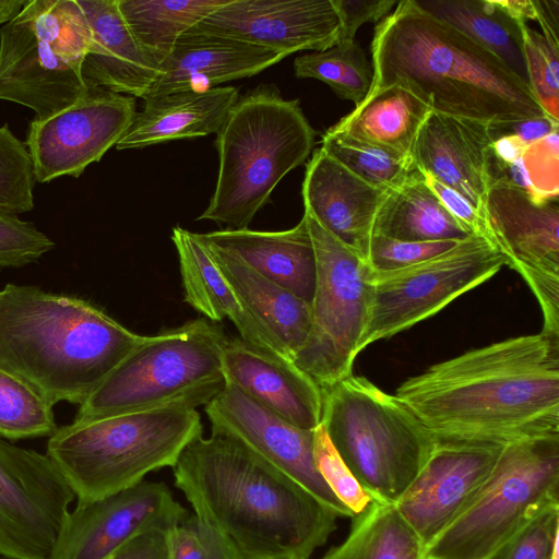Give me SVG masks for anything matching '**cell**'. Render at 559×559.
Wrapping results in <instances>:
<instances>
[{
	"label": "cell",
	"instance_id": "6da1fadb",
	"mask_svg": "<svg viewBox=\"0 0 559 559\" xmlns=\"http://www.w3.org/2000/svg\"><path fill=\"white\" fill-rule=\"evenodd\" d=\"M395 396L438 440L507 445L559 435V334L542 330L437 362Z\"/></svg>",
	"mask_w": 559,
	"mask_h": 559
},
{
	"label": "cell",
	"instance_id": "7a4b0ae2",
	"mask_svg": "<svg viewBox=\"0 0 559 559\" xmlns=\"http://www.w3.org/2000/svg\"><path fill=\"white\" fill-rule=\"evenodd\" d=\"M174 468L194 515L245 559H309L340 514L242 445L212 432L194 438Z\"/></svg>",
	"mask_w": 559,
	"mask_h": 559
},
{
	"label": "cell",
	"instance_id": "3957f363",
	"mask_svg": "<svg viewBox=\"0 0 559 559\" xmlns=\"http://www.w3.org/2000/svg\"><path fill=\"white\" fill-rule=\"evenodd\" d=\"M366 97L399 85L432 111L485 123L547 116L531 87L465 34L402 0L377 23Z\"/></svg>",
	"mask_w": 559,
	"mask_h": 559
},
{
	"label": "cell",
	"instance_id": "277c9868",
	"mask_svg": "<svg viewBox=\"0 0 559 559\" xmlns=\"http://www.w3.org/2000/svg\"><path fill=\"white\" fill-rule=\"evenodd\" d=\"M145 336L82 298L27 285L0 288V369L52 406H80Z\"/></svg>",
	"mask_w": 559,
	"mask_h": 559
},
{
	"label": "cell",
	"instance_id": "5b68a950",
	"mask_svg": "<svg viewBox=\"0 0 559 559\" xmlns=\"http://www.w3.org/2000/svg\"><path fill=\"white\" fill-rule=\"evenodd\" d=\"M316 134L299 99H285L275 84L240 95L216 133L218 176L198 219L247 229L278 182L309 157Z\"/></svg>",
	"mask_w": 559,
	"mask_h": 559
},
{
	"label": "cell",
	"instance_id": "8992f818",
	"mask_svg": "<svg viewBox=\"0 0 559 559\" xmlns=\"http://www.w3.org/2000/svg\"><path fill=\"white\" fill-rule=\"evenodd\" d=\"M202 430L199 412L189 406L73 420L49 437L46 454L78 504H85L131 488L151 472L174 467Z\"/></svg>",
	"mask_w": 559,
	"mask_h": 559
},
{
	"label": "cell",
	"instance_id": "52a82bcc",
	"mask_svg": "<svg viewBox=\"0 0 559 559\" xmlns=\"http://www.w3.org/2000/svg\"><path fill=\"white\" fill-rule=\"evenodd\" d=\"M321 425L354 476L388 503L406 491L437 439L395 396L353 373L322 388Z\"/></svg>",
	"mask_w": 559,
	"mask_h": 559
},
{
	"label": "cell",
	"instance_id": "ba28073f",
	"mask_svg": "<svg viewBox=\"0 0 559 559\" xmlns=\"http://www.w3.org/2000/svg\"><path fill=\"white\" fill-rule=\"evenodd\" d=\"M227 335L205 318L145 336L80 405L75 421L167 406H205L225 386Z\"/></svg>",
	"mask_w": 559,
	"mask_h": 559
},
{
	"label": "cell",
	"instance_id": "9c48e42d",
	"mask_svg": "<svg viewBox=\"0 0 559 559\" xmlns=\"http://www.w3.org/2000/svg\"><path fill=\"white\" fill-rule=\"evenodd\" d=\"M91 43L76 0H27L0 28V99L31 108L45 119L90 90L81 74Z\"/></svg>",
	"mask_w": 559,
	"mask_h": 559
},
{
	"label": "cell",
	"instance_id": "30bf717a",
	"mask_svg": "<svg viewBox=\"0 0 559 559\" xmlns=\"http://www.w3.org/2000/svg\"><path fill=\"white\" fill-rule=\"evenodd\" d=\"M559 435L504 445L469 507L425 547L423 559H486L544 508L559 503Z\"/></svg>",
	"mask_w": 559,
	"mask_h": 559
},
{
	"label": "cell",
	"instance_id": "8fae6325",
	"mask_svg": "<svg viewBox=\"0 0 559 559\" xmlns=\"http://www.w3.org/2000/svg\"><path fill=\"white\" fill-rule=\"evenodd\" d=\"M317 259L311 328L294 362L322 388L352 374L370 310V269L308 211Z\"/></svg>",
	"mask_w": 559,
	"mask_h": 559
},
{
	"label": "cell",
	"instance_id": "7c38bea8",
	"mask_svg": "<svg viewBox=\"0 0 559 559\" xmlns=\"http://www.w3.org/2000/svg\"><path fill=\"white\" fill-rule=\"evenodd\" d=\"M504 259L483 235L419 263L369 272L370 310L358 352L436 314L497 274Z\"/></svg>",
	"mask_w": 559,
	"mask_h": 559
},
{
	"label": "cell",
	"instance_id": "4fadbf2b",
	"mask_svg": "<svg viewBox=\"0 0 559 559\" xmlns=\"http://www.w3.org/2000/svg\"><path fill=\"white\" fill-rule=\"evenodd\" d=\"M75 495L60 471L37 451L0 437V555L59 559Z\"/></svg>",
	"mask_w": 559,
	"mask_h": 559
},
{
	"label": "cell",
	"instance_id": "5bb4252c",
	"mask_svg": "<svg viewBox=\"0 0 559 559\" xmlns=\"http://www.w3.org/2000/svg\"><path fill=\"white\" fill-rule=\"evenodd\" d=\"M481 218L487 239L535 295L543 331L559 334V197L539 199L502 183L489 187Z\"/></svg>",
	"mask_w": 559,
	"mask_h": 559
},
{
	"label": "cell",
	"instance_id": "9a60e30c",
	"mask_svg": "<svg viewBox=\"0 0 559 559\" xmlns=\"http://www.w3.org/2000/svg\"><path fill=\"white\" fill-rule=\"evenodd\" d=\"M135 105L131 96L95 88L50 117L34 118L25 145L35 181L80 177L123 136L136 114Z\"/></svg>",
	"mask_w": 559,
	"mask_h": 559
},
{
	"label": "cell",
	"instance_id": "2e32d148",
	"mask_svg": "<svg viewBox=\"0 0 559 559\" xmlns=\"http://www.w3.org/2000/svg\"><path fill=\"white\" fill-rule=\"evenodd\" d=\"M204 412L212 432L233 439L302 486L341 518H353L316 467L314 430L292 425L229 383L204 406Z\"/></svg>",
	"mask_w": 559,
	"mask_h": 559
},
{
	"label": "cell",
	"instance_id": "e0dca14e",
	"mask_svg": "<svg viewBox=\"0 0 559 559\" xmlns=\"http://www.w3.org/2000/svg\"><path fill=\"white\" fill-rule=\"evenodd\" d=\"M503 448L437 439L428 461L395 503L425 547L475 500L493 473Z\"/></svg>",
	"mask_w": 559,
	"mask_h": 559
},
{
	"label": "cell",
	"instance_id": "ac0fdd59",
	"mask_svg": "<svg viewBox=\"0 0 559 559\" xmlns=\"http://www.w3.org/2000/svg\"><path fill=\"white\" fill-rule=\"evenodd\" d=\"M188 32L233 38L287 57L335 46L341 21L332 0H229Z\"/></svg>",
	"mask_w": 559,
	"mask_h": 559
},
{
	"label": "cell",
	"instance_id": "d6986e66",
	"mask_svg": "<svg viewBox=\"0 0 559 559\" xmlns=\"http://www.w3.org/2000/svg\"><path fill=\"white\" fill-rule=\"evenodd\" d=\"M188 516L166 484L143 480L100 500L76 503L59 559H106L134 536L151 530L171 531Z\"/></svg>",
	"mask_w": 559,
	"mask_h": 559
},
{
	"label": "cell",
	"instance_id": "ffe728a7",
	"mask_svg": "<svg viewBox=\"0 0 559 559\" xmlns=\"http://www.w3.org/2000/svg\"><path fill=\"white\" fill-rule=\"evenodd\" d=\"M225 382L292 425L314 430L321 424L322 389L294 361L242 338H227L222 356Z\"/></svg>",
	"mask_w": 559,
	"mask_h": 559
},
{
	"label": "cell",
	"instance_id": "44dd1931",
	"mask_svg": "<svg viewBox=\"0 0 559 559\" xmlns=\"http://www.w3.org/2000/svg\"><path fill=\"white\" fill-rule=\"evenodd\" d=\"M389 191L357 177L320 147L306 166L301 193L305 210L366 262L374 218Z\"/></svg>",
	"mask_w": 559,
	"mask_h": 559
},
{
	"label": "cell",
	"instance_id": "7402d4cb",
	"mask_svg": "<svg viewBox=\"0 0 559 559\" xmlns=\"http://www.w3.org/2000/svg\"><path fill=\"white\" fill-rule=\"evenodd\" d=\"M488 123L432 111L416 136L412 158L423 174L461 194L483 215L488 190Z\"/></svg>",
	"mask_w": 559,
	"mask_h": 559
},
{
	"label": "cell",
	"instance_id": "603a6c76",
	"mask_svg": "<svg viewBox=\"0 0 559 559\" xmlns=\"http://www.w3.org/2000/svg\"><path fill=\"white\" fill-rule=\"evenodd\" d=\"M91 29L81 74L88 90L102 88L144 99L160 74V63L138 44L118 0H76Z\"/></svg>",
	"mask_w": 559,
	"mask_h": 559
},
{
	"label": "cell",
	"instance_id": "cb8c5ba5",
	"mask_svg": "<svg viewBox=\"0 0 559 559\" xmlns=\"http://www.w3.org/2000/svg\"><path fill=\"white\" fill-rule=\"evenodd\" d=\"M284 58L277 51L233 38L187 32L163 61L160 74L145 98L180 91H205L255 75Z\"/></svg>",
	"mask_w": 559,
	"mask_h": 559
},
{
	"label": "cell",
	"instance_id": "d4e9b609",
	"mask_svg": "<svg viewBox=\"0 0 559 559\" xmlns=\"http://www.w3.org/2000/svg\"><path fill=\"white\" fill-rule=\"evenodd\" d=\"M198 236L238 257L262 276L311 305L317 259L304 216L296 226L281 231L224 228Z\"/></svg>",
	"mask_w": 559,
	"mask_h": 559
},
{
	"label": "cell",
	"instance_id": "484cf974",
	"mask_svg": "<svg viewBox=\"0 0 559 559\" xmlns=\"http://www.w3.org/2000/svg\"><path fill=\"white\" fill-rule=\"evenodd\" d=\"M235 86L145 98L116 148L132 150L217 133L239 98Z\"/></svg>",
	"mask_w": 559,
	"mask_h": 559
},
{
	"label": "cell",
	"instance_id": "4316f807",
	"mask_svg": "<svg viewBox=\"0 0 559 559\" xmlns=\"http://www.w3.org/2000/svg\"><path fill=\"white\" fill-rule=\"evenodd\" d=\"M202 243L242 307L271 335L282 355L294 361L310 332L311 305L262 276L233 253Z\"/></svg>",
	"mask_w": 559,
	"mask_h": 559
},
{
	"label": "cell",
	"instance_id": "83f0119b",
	"mask_svg": "<svg viewBox=\"0 0 559 559\" xmlns=\"http://www.w3.org/2000/svg\"><path fill=\"white\" fill-rule=\"evenodd\" d=\"M171 240L178 255L185 301L212 322L228 319L240 338L283 356L271 335L242 307L197 233L176 226Z\"/></svg>",
	"mask_w": 559,
	"mask_h": 559
},
{
	"label": "cell",
	"instance_id": "f1b7e54d",
	"mask_svg": "<svg viewBox=\"0 0 559 559\" xmlns=\"http://www.w3.org/2000/svg\"><path fill=\"white\" fill-rule=\"evenodd\" d=\"M430 112L411 92L392 85L365 97L329 130L412 158L418 131Z\"/></svg>",
	"mask_w": 559,
	"mask_h": 559
},
{
	"label": "cell",
	"instance_id": "f546056e",
	"mask_svg": "<svg viewBox=\"0 0 559 559\" xmlns=\"http://www.w3.org/2000/svg\"><path fill=\"white\" fill-rule=\"evenodd\" d=\"M435 19L449 24L497 57L528 83L523 26L499 0H414Z\"/></svg>",
	"mask_w": 559,
	"mask_h": 559
},
{
	"label": "cell",
	"instance_id": "4dcf8cb0",
	"mask_svg": "<svg viewBox=\"0 0 559 559\" xmlns=\"http://www.w3.org/2000/svg\"><path fill=\"white\" fill-rule=\"evenodd\" d=\"M372 235L403 241H460L472 234L447 211L424 178L388 192Z\"/></svg>",
	"mask_w": 559,
	"mask_h": 559
},
{
	"label": "cell",
	"instance_id": "1f68e13d",
	"mask_svg": "<svg viewBox=\"0 0 559 559\" xmlns=\"http://www.w3.org/2000/svg\"><path fill=\"white\" fill-rule=\"evenodd\" d=\"M229 0H118L138 44L160 66L176 43Z\"/></svg>",
	"mask_w": 559,
	"mask_h": 559
},
{
	"label": "cell",
	"instance_id": "d6a6232c",
	"mask_svg": "<svg viewBox=\"0 0 559 559\" xmlns=\"http://www.w3.org/2000/svg\"><path fill=\"white\" fill-rule=\"evenodd\" d=\"M425 546L394 503L372 500L321 559H423Z\"/></svg>",
	"mask_w": 559,
	"mask_h": 559
},
{
	"label": "cell",
	"instance_id": "836d02e7",
	"mask_svg": "<svg viewBox=\"0 0 559 559\" xmlns=\"http://www.w3.org/2000/svg\"><path fill=\"white\" fill-rule=\"evenodd\" d=\"M321 148L357 177L381 189L394 190L425 178L413 158L329 129L322 136Z\"/></svg>",
	"mask_w": 559,
	"mask_h": 559
},
{
	"label": "cell",
	"instance_id": "e575fe53",
	"mask_svg": "<svg viewBox=\"0 0 559 559\" xmlns=\"http://www.w3.org/2000/svg\"><path fill=\"white\" fill-rule=\"evenodd\" d=\"M293 68L296 78L322 81L355 106L367 96L373 80L372 63L356 41L298 56Z\"/></svg>",
	"mask_w": 559,
	"mask_h": 559
},
{
	"label": "cell",
	"instance_id": "d590c367",
	"mask_svg": "<svg viewBox=\"0 0 559 559\" xmlns=\"http://www.w3.org/2000/svg\"><path fill=\"white\" fill-rule=\"evenodd\" d=\"M52 407L24 381L0 369V437H50L58 428Z\"/></svg>",
	"mask_w": 559,
	"mask_h": 559
},
{
	"label": "cell",
	"instance_id": "8d00e7d4",
	"mask_svg": "<svg viewBox=\"0 0 559 559\" xmlns=\"http://www.w3.org/2000/svg\"><path fill=\"white\" fill-rule=\"evenodd\" d=\"M35 182L25 143L7 124L0 127V213L17 215L33 210Z\"/></svg>",
	"mask_w": 559,
	"mask_h": 559
},
{
	"label": "cell",
	"instance_id": "74e56055",
	"mask_svg": "<svg viewBox=\"0 0 559 559\" xmlns=\"http://www.w3.org/2000/svg\"><path fill=\"white\" fill-rule=\"evenodd\" d=\"M530 87L547 116L559 121V45L523 26Z\"/></svg>",
	"mask_w": 559,
	"mask_h": 559
},
{
	"label": "cell",
	"instance_id": "f35d334b",
	"mask_svg": "<svg viewBox=\"0 0 559 559\" xmlns=\"http://www.w3.org/2000/svg\"><path fill=\"white\" fill-rule=\"evenodd\" d=\"M559 540V503L527 521L486 559H551Z\"/></svg>",
	"mask_w": 559,
	"mask_h": 559
},
{
	"label": "cell",
	"instance_id": "ab89813d",
	"mask_svg": "<svg viewBox=\"0 0 559 559\" xmlns=\"http://www.w3.org/2000/svg\"><path fill=\"white\" fill-rule=\"evenodd\" d=\"M313 456L320 476L353 516L372 502V497L345 464L321 424L314 429Z\"/></svg>",
	"mask_w": 559,
	"mask_h": 559
},
{
	"label": "cell",
	"instance_id": "60d3db41",
	"mask_svg": "<svg viewBox=\"0 0 559 559\" xmlns=\"http://www.w3.org/2000/svg\"><path fill=\"white\" fill-rule=\"evenodd\" d=\"M168 559H245L218 531L194 514L168 534Z\"/></svg>",
	"mask_w": 559,
	"mask_h": 559
},
{
	"label": "cell",
	"instance_id": "b9f144b4",
	"mask_svg": "<svg viewBox=\"0 0 559 559\" xmlns=\"http://www.w3.org/2000/svg\"><path fill=\"white\" fill-rule=\"evenodd\" d=\"M55 248V242L32 223L0 213V267H22Z\"/></svg>",
	"mask_w": 559,
	"mask_h": 559
},
{
	"label": "cell",
	"instance_id": "7bdbcfd3",
	"mask_svg": "<svg viewBox=\"0 0 559 559\" xmlns=\"http://www.w3.org/2000/svg\"><path fill=\"white\" fill-rule=\"evenodd\" d=\"M457 242V240L403 241L372 235L366 263L371 271L397 270L438 255Z\"/></svg>",
	"mask_w": 559,
	"mask_h": 559
},
{
	"label": "cell",
	"instance_id": "ee69618b",
	"mask_svg": "<svg viewBox=\"0 0 559 559\" xmlns=\"http://www.w3.org/2000/svg\"><path fill=\"white\" fill-rule=\"evenodd\" d=\"M522 164L534 197H559V138L558 130L527 146Z\"/></svg>",
	"mask_w": 559,
	"mask_h": 559
},
{
	"label": "cell",
	"instance_id": "f6af8a7d",
	"mask_svg": "<svg viewBox=\"0 0 559 559\" xmlns=\"http://www.w3.org/2000/svg\"><path fill=\"white\" fill-rule=\"evenodd\" d=\"M341 21L336 45L355 41L357 29L367 22H380L397 2L394 0H332Z\"/></svg>",
	"mask_w": 559,
	"mask_h": 559
},
{
	"label": "cell",
	"instance_id": "bcb514c9",
	"mask_svg": "<svg viewBox=\"0 0 559 559\" xmlns=\"http://www.w3.org/2000/svg\"><path fill=\"white\" fill-rule=\"evenodd\" d=\"M428 187L439 198L447 211L469 234L483 235L487 238L486 227L478 212L456 191L436 180L430 175L424 174Z\"/></svg>",
	"mask_w": 559,
	"mask_h": 559
},
{
	"label": "cell",
	"instance_id": "7dc6e473",
	"mask_svg": "<svg viewBox=\"0 0 559 559\" xmlns=\"http://www.w3.org/2000/svg\"><path fill=\"white\" fill-rule=\"evenodd\" d=\"M487 126L491 141L502 136H511L527 147L557 131L559 121L549 116H543L518 121L489 123Z\"/></svg>",
	"mask_w": 559,
	"mask_h": 559
},
{
	"label": "cell",
	"instance_id": "c3c4849f",
	"mask_svg": "<svg viewBox=\"0 0 559 559\" xmlns=\"http://www.w3.org/2000/svg\"><path fill=\"white\" fill-rule=\"evenodd\" d=\"M170 531L143 532L118 548L106 559H168V534Z\"/></svg>",
	"mask_w": 559,
	"mask_h": 559
},
{
	"label": "cell",
	"instance_id": "681fc988",
	"mask_svg": "<svg viewBox=\"0 0 559 559\" xmlns=\"http://www.w3.org/2000/svg\"><path fill=\"white\" fill-rule=\"evenodd\" d=\"M533 5L543 35L559 45V0H533Z\"/></svg>",
	"mask_w": 559,
	"mask_h": 559
},
{
	"label": "cell",
	"instance_id": "f907efd6",
	"mask_svg": "<svg viewBox=\"0 0 559 559\" xmlns=\"http://www.w3.org/2000/svg\"><path fill=\"white\" fill-rule=\"evenodd\" d=\"M26 2L27 0H0V25L13 20Z\"/></svg>",
	"mask_w": 559,
	"mask_h": 559
}]
</instances>
